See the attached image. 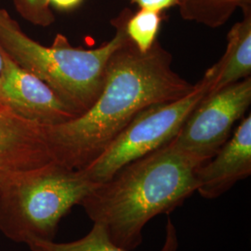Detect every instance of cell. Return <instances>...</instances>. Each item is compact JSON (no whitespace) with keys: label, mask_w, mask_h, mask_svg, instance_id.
Segmentation results:
<instances>
[{"label":"cell","mask_w":251,"mask_h":251,"mask_svg":"<svg viewBox=\"0 0 251 251\" xmlns=\"http://www.w3.org/2000/svg\"><path fill=\"white\" fill-rule=\"evenodd\" d=\"M19 14L36 26H50L55 22L51 7L48 0H13Z\"/></svg>","instance_id":"5bb4252c"},{"label":"cell","mask_w":251,"mask_h":251,"mask_svg":"<svg viewBox=\"0 0 251 251\" xmlns=\"http://www.w3.org/2000/svg\"><path fill=\"white\" fill-rule=\"evenodd\" d=\"M181 18L210 28L224 25L233 12L251 11V0H179Z\"/></svg>","instance_id":"7c38bea8"},{"label":"cell","mask_w":251,"mask_h":251,"mask_svg":"<svg viewBox=\"0 0 251 251\" xmlns=\"http://www.w3.org/2000/svg\"><path fill=\"white\" fill-rule=\"evenodd\" d=\"M141 9L162 12L165 9L178 6L179 0H128Z\"/></svg>","instance_id":"9a60e30c"},{"label":"cell","mask_w":251,"mask_h":251,"mask_svg":"<svg viewBox=\"0 0 251 251\" xmlns=\"http://www.w3.org/2000/svg\"><path fill=\"white\" fill-rule=\"evenodd\" d=\"M172 55L156 40L140 52L129 39L112 55L98 99L69 121L43 126L54 160L83 170L102 153L144 109L179 99L194 90L172 68Z\"/></svg>","instance_id":"6da1fadb"},{"label":"cell","mask_w":251,"mask_h":251,"mask_svg":"<svg viewBox=\"0 0 251 251\" xmlns=\"http://www.w3.org/2000/svg\"><path fill=\"white\" fill-rule=\"evenodd\" d=\"M251 103V76L206 94L170 144L200 166L229 140Z\"/></svg>","instance_id":"8992f818"},{"label":"cell","mask_w":251,"mask_h":251,"mask_svg":"<svg viewBox=\"0 0 251 251\" xmlns=\"http://www.w3.org/2000/svg\"><path fill=\"white\" fill-rule=\"evenodd\" d=\"M132 11L123 9L112 20L115 36L93 50L75 48L68 38L57 34L50 47L27 36L18 22L0 8V47L28 72L49 85L56 94L80 116L98 99L108 63L128 37L126 23Z\"/></svg>","instance_id":"3957f363"},{"label":"cell","mask_w":251,"mask_h":251,"mask_svg":"<svg viewBox=\"0 0 251 251\" xmlns=\"http://www.w3.org/2000/svg\"><path fill=\"white\" fill-rule=\"evenodd\" d=\"M163 16L161 12L141 9L131 12L126 23V33L130 42L142 53L151 50L159 34Z\"/></svg>","instance_id":"4fadbf2b"},{"label":"cell","mask_w":251,"mask_h":251,"mask_svg":"<svg viewBox=\"0 0 251 251\" xmlns=\"http://www.w3.org/2000/svg\"><path fill=\"white\" fill-rule=\"evenodd\" d=\"M208 69L211 73L208 94L251 76V11L244 12L242 21L230 29L225 54Z\"/></svg>","instance_id":"30bf717a"},{"label":"cell","mask_w":251,"mask_h":251,"mask_svg":"<svg viewBox=\"0 0 251 251\" xmlns=\"http://www.w3.org/2000/svg\"><path fill=\"white\" fill-rule=\"evenodd\" d=\"M81 170L54 164L0 194V232L15 242L53 240L61 220L97 186Z\"/></svg>","instance_id":"277c9868"},{"label":"cell","mask_w":251,"mask_h":251,"mask_svg":"<svg viewBox=\"0 0 251 251\" xmlns=\"http://www.w3.org/2000/svg\"><path fill=\"white\" fill-rule=\"evenodd\" d=\"M31 251H128L113 242L101 225L93 224L89 233L80 239L67 243L36 240L27 245ZM179 237L171 218L166 225L165 241L159 251H178Z\"/></svg>","instance_id":"8fae6325"},{"label":"cell","mask_w":251,"mask_h":251,"mask_svg":"<svg viewBox=\"0 0 251 251\" xmlns=\"http://www.w3.org/2000/svg\"><path fill=\"white\" fill-rule=\"evenodd\" d=\"M1 50V104L20 117L41 126L62 124L78 117L44 81L21 67L2 48Z\"/></svg>","instance_id":"ba28073f"},{"label":"cell","mask_w":251,"mask_h":251,"mask_svg":"<svg viewBox=\"0 0 251 251\" xmlns=\"http://www.w3.org/2000/svg\"><path fill=\"white\" fill-rule=\"evenodd\" d=\"M199 167L169 143L98 183L80 206L113 242L133 251L143 242L145 225L171 213L197 192Z\"/></svg>","instance_id":"7a4b0ae2"},{"label":"cell","mask_w":251,"mask_h":251,"mask_svg":"<svg viewBox=\"0 0 251 251\" xmlns=\"http://www.w3.org/2000/svg\"><path fill=\"white\" fill-rule=\"evenodd\" d=\"M50 7L52 6L55 9L60 10H72L77 8L83 0H48Z\"/></svg>","instance_id":"2e32d148"},{"label":"cell","mask_w":251,"mask_h":251,"mask_svg":"<svg viewBox=\"0 0 251 251\" xmlns=\"http://www.w3.org/2000/svg\"><path fill=\"white\" fill-rule=\"evenodd\" d=\"M54 164L44 126L0 103V194L25 183Z\"/></svg>","instance_id":"52a82bcc"},{"label":"cell","mask_w":251,"mask_h":251,"mask_svg":"<svg viewBox=\"0 0 251 251\" xmlns=\"http://www.w3.org/2000/svg\"><path fill=\"white\" fill-rule=\"evenodd\" d=\"M251 174V117L243 118L233 136L197 170V192L216 199Z\"/></svg>","instance_id":"9c48e42d"},{"label":"cell","mask_w":251,"mask_h":251,"mask_svg":"<svg viewBox=\"0 0 251 251\" xmlns=\"http://www.w3.org/2000/svg\"><path fill=\"white\" fill-rule=\"evenodd\" d=\"M207 69L194 90L179 99L144 109L126 126L102 153L81 171L95 183L111 179L130 162L171 143L190 114L208 93Z\"/></svg>","instance_id":"5b68a950"},{"label":"cell","mask_w":251,"mask_h":251,"mask_svg":"<svg viewBox=\"0 0 251 251\" xmlns=\"http://www.w3.org/2000/svg\"><path fill=\"white\" fill-rule=\"evenodd\" d=\"M2 70H3V53H2V50L0 48V77L2 75Z\"/></svg>","instance_id":"e0dca14e"}]
</instances>
